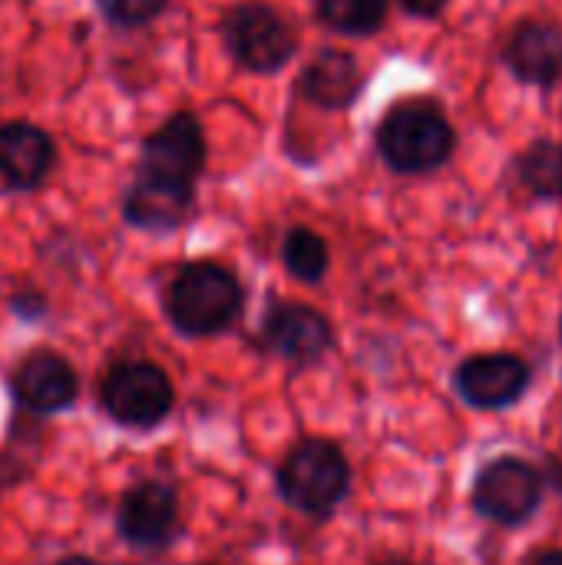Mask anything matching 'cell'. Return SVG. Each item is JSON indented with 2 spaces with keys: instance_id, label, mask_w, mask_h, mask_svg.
I'll return each mask as SVG.
<instances>
[{
  "instance_id": "cell-1",
  "label": "cell",
  "mask_w": 562,
  "mask_h": 565,
  "mask_svg": "<svg viewBox=\"0 0 562 565\" xmlns=\"http://www.w3.org/2000/svg\"><path fill=\"white\" fill-rule=\"evenodd\" d=\"M169 321L189 338H209L225 331L242 311L238 278L215 262L185 265L166 291Z\"/></svg>"
},
{
  "instance_id": "cell-2",
  "label": "cell",
  "mask_w": 562,
  "mask_h": 565,
  "mask_svg": "<svg viewBox=\"0 0 562 565\" xmlns=\"http://www.w3.org/2000/svg\"><path fill=\"white\" fill-rule=\"evenodd\" d=\"M378 149L397 172H431L454 152V126L424 99L397 103L378 129Z\"/></svg>"
},
{
  "instance_id": "cell-3",
  "label": "cell",
  "mask_w": 562,
  "mask_h": 565,
  "mask_svg": "<svg viewBox=\"0 0 562 565\" xmlns=\"http://www.w3.org/2000/svg\"><path fill=\"white\" fill-rule=\"evenodd\" d=\"M278 490L288 507L308 516L335 513L351 490V467L338 444L308 437L301 440L278 470Z\"/></svg>"
},
{
  "instance_id": "cell-4",
  "label": "cell",
  "mask_w": 562,
  "mask_h": 565,
  "mask_svg": "<svg viewBox=\"0 0 562 565\" xmlns=\"http://www.w3.org/2000/svg\"><path fill=\"white\" fill-rule=\"evenodd\" d=\"M99 404L119 427L149 430L162 424L176 404L172 381L162 367L149 361L116 364L99 384Z\"/></svg>"
},
{
  "instance_id": "cell-5",
  "label": "cell",
  "mask_w": 562,
  "mask_h": 565,
  "mask_svg": "<svg viewBox=\"0 0 562 565\" xmlns=\"http://www.w3.org/2000/svg\"><path fill=\"white\" fill-rule=\"evenodd\" d=\"M543 500V477L520 457L490 460L474 480V510L500 526L527 523Z\"/></svg>"
},
{
  "instance_id": "cell-6",
  "label": "cell",
  "mask_w": 562,
  "mask_h": 565,
  "mask_svg": "<svg viewBox=\"0 0 562 565\" xmlns=\"http://www.w3.org/2000/svg\"><path fill=\"white\" fill-rule=\"evenodd\" d=\"M179 497L162 480H142L129 487L116 510V530L132 550L159 553L179 536Z\"/></svg>"
},
{
  "instance_id": "cell-7",
  "label": "cell",
  "mask_w": 562,
  "mask_h": 565,
  "mask_svg": "<svg viewBox=\"0 0 562 565\" xmlns=\"http://www.w3.org/2000/svg\"><path fill=\"white\" fill-rule=\"evenodd\" d=\"M202 162H205V136L199 119L189 113H176L146 139L139 175L172 189H192Z\"/></svg>"
},
{
  "instance_id": "cell-8",
  "label": "cell",
  "mask_w": 562,
  "mask_h": 565,
  "mask_svg": "<svg viewBox=\"0 0 562 565\" xmlns=\"http://www.w3.org/2000/svg\"><path fill=\"white\" fill-rule=\"evenodd\" d=\"M225 43L235 60L255 73L282 70L295 53L291 26L262 3H242L225 20Z\"/></svg>"
},
{
  "instance_id": "cell-9",
  "label": "cell",
  "mask_w": 562,
  "mask_h": 565,
  "mask_svg": "<svg viewBox=\"0 0 562 565\" xmlns=\"http://www.w3.org/2000/svg\"><path fill=\"white\" fill-rule=\"evenodd\" d=\"M457 394L477 411H503L530 387V364L517 354H477L454 374Z\"/></svg>"
},
{
  "instance_id": "cell-10",
  "label": "cell",
  "mask_w": 562,
  "mask_h": 565,
  "mask_svg": "<svg viewBox=\"0 0 562 565\" xmlns=\"http://www.w3.org/2000/svg\"><path fill=\"white\" fill-rule=\"evenodd\" d=\"M13 397L30 414H60L76 401V371L53 351H33L13 371Z\"/></svg>"
},
{
  "instance_id": "cell-11",
  "label": "cell",
  "mask_w": 562,
  "mask_h": 565,
  "mask_svg": "<svg viewBox=\"0 0 562 565\" xmlns=\"http://www.w3.org/2000/svg\"><path fill=\"white\" fill-rule=\"evenodd\" d=\"M262 338L278 358L291 364H315L331 348V324L308 305H275L265 315Z\"/></svg>"
},
{
  "instance_id": "cell-12",
  "label": "cell",
  "mask_w": 562,
  "mask_h": 565,
  "mask_svg": "<svg viewBox=\"0 0 562 565\" xmlns=\"http://www.w3.org/2000/svg\"><path fill=\"white\" fill-rule=\"evenodd\" d=\"M507 63L523 83H556L562 76V30L556 23H523L510 36Z\"/></svg>"
},
{
  "instance_id": "cell-13",
  "label": "cell",
  "mask_w": 562,
  "mask_h": 565,
  "mask_svg": "<svg viewBox=\"0 0 562 565\" xmlns=\"http://www.w3.org/2000/svg\"><path fill=\"white\" fill-rule=\"evenodd\" d=\"M53 166V142L40 126L7 122L0 126V175L10 185H36Z\"/></svg>"
},
{
  "instance_id": "cell-14",
  "label": "cell",
  "mask_w": 562,
  "mask_h": 565,
  "mask_svg": "<svg viewBox=\"0 0 562 565\" xmlns=\"http://www.w3.org/2000/svg\"><path fill=\"white\" fill-rule=\"evenodd\" d=\"M361 93V70L351 53L325 50L305 73V96L325 109H344Z\"/></svg>"
},
{
  "instance_id": "cell-15",
  "label": "cell",
  "mask_w": 562,
  "mask_h": 565,
  "mask_svg": "<svg viewBox=\"0 0 562 565\" xmlns=\"http://www.w3.org/2000/svg\"><path fill=\"white\" fill-rule=\"evenodd\" d=\"M189 205H192V189H172L139 175L126 199V218L139 228L162 232V228H176L185 218Z\"/></svg>"
},
{
  "instance_id": "cell-16",
  "label": "cell",
  "mask_w": 562,
  "mask_h": 565,
  "mask_svg": "<svg viewBox=\"0 0 562 565\" xmlns=\"http://www.w3.org/2000/svg\"><path fill=\"white\" fill-rule=\"evenodd\" d=\"M517 172H520L523 185H527L533 195H540V199H560L562 142H553V139L533 142V146L517 159Z\"/></svg>"
},
{
  "instance_id": "cell-17",
  "label": "cell",
  "mask_w": 562,
  "mask_h": 565,
  "mask_svg": "<svg viewBox=\"0 0 562 565\" xmlns=\"http://www.w3.org/2000/svg\"><path fill=\"white\" fill-rule=\"evenodd\" d=\"M318 13L341 33H374L388 17V0H318Z\"/></svg>"
},
{
  "instance_id": "cell-18",
  "label": "cell",
  "mask_w": 562,
  "mask_h": 565,
  "mask_svg": "<svg viewBox=\"0 0 562 565\" xmlns=\"http://www.w3.org/2000/svg\"><path fill=\"white\" fill-rule=\"evenodd\" d=\"M285 265L301 281H321L328 271V245L311 228H295L285 238Z\"/></svg>"
},
{
  "instance_id": "cell-19",
  "label": "cell",
  "mask_w": 562,
  "mask_h": 565,
  "mask_svg": "<svg viewBox=\"0 0 562 565\" xmlns=\"http://www.w3.org/2000/svg\"><path fill=\"white\" fill-rule=\"evenodd\" d=\"M162 7H166V0H99V10H103L113 23H123V26L146 23V20H152Z\"/></svg>"
},
{
  "instance_id": "cell-20",
  "label": "cell",
  "mask_w": 562,
  "mask_h": 565,
  "mask_svg": "<svg viewBox=\"0 0 562 565\" xmlns=\"http://www.w3.org/2000/svg\"><path fill=\"white\" fill-rule=\"evenodd\" d=\"M404 7L417 17H437L447 7V0H404Z\"/></svg>"
},
{
  "instance_id": "cell-21",
  "label": "cell",
  "mask_w": 562,
  "mask_h": 565,
  "mask_svg": "<svg viewBox=\"0 0 562 565\" xmlns=\"http://www.w3.org/2000/svg\"><path fill=\"white\" fill-rule=\"evenodd\" d=\"M533 565H562V550H550V553H543V556H540Z\"/></svg>"
},
{
  "instance_id": "cell-22",
  "label": "cell",
  "mask_w": 562,
  "mask_h": 565,
  "mask_svg": "<svg viewBox=\"0 0 562 565\" xmlns=\"http://www.w3.org/2000/svg\"><path fill=\"white\" fill-rule=\"evenodd\" d=\"M53 565H99L96 559H86V556H70V559H60V563Z\"/></svg>"
},
{
  "instance_id": "cell-23",
  "label": "cell",
  "mask_w": 562,
  "mask_h": 565,
  "mask_svg": "<svg viewBox=\"0 0 562 565\" xmlns=\"http://www.w3.org/2000/svg\"><path fill=\"white\" fill-rule=\"evenodd\" d=\"M378 565H407V563H397V559H391V563H378Z\"/></svg>"
},
{
  "instance_id": "cell-24",
  "label": "cell",
  "mask_w": 562,
  "mask_h": 565,
  "mask_svg": "<svg viewBox=\"0 0 562 565\" xmlns=\"http://www.w3.org/2000/svg\"><path fill=\"white\" fill-rule=\"evenodd\" d=\"M205 565H229V563H205Z\"/></svg>"
},
{
  "instance_id": "cell-25",
  "label": "cell",
  "mask_w": 562,
  "mask_h": 565,
  "mask_svg": "<svg viewBox=\"0 0 562 565\" xmlns=\"http://www.w3.org/2000/svg\"><path fill=\"white\" fill-rule=\"evenodd\" d=\"M560 483H562V480H560Z\"/></svg>"
}]
</instances>
